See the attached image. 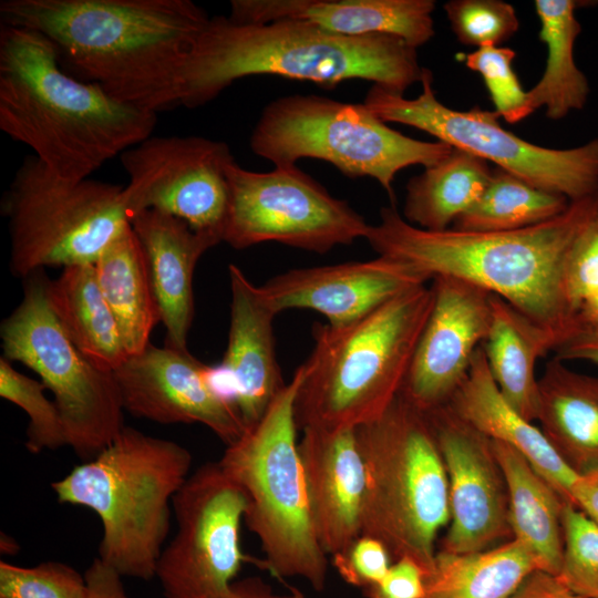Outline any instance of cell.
Here are the masks:
<instances>
[{
	"mask_svg": "<svg viewBox=\"0 0 598 598\" xmlns=\"http://www.w3.org/2000/svg\"><path fill=\"white\" fill-rule=\"evenodd\" d=\"M0 16L44 35L73 76L154 113L179 105L186 59L209 20L190 0H2Z\"/></svg>",
	"mask_w": 598,
	"mask_h": 598,
	"instance_id": "cell-1",
	"label": "cell"
},
{
	"mask_svg": "<svg viewBox=\"0 0 598 598\" xmlns=\"http://www.w3.org/2000/svg\"><path fill=\"white\" fill-rule=\"evenodd\" d=\"M597 212L598 193L519 230L432 231L411 225L389 206L380 210V221L370 225L365 239L379 256L406 264L431 280L456 278L504 299L556 333L560 346L578 328L564 293V264L571 243Z\"/></svg>",
	"mask_w": 598,
	"mask_h": 598,
	"instance_id": "cell-2",
	"label": "cell"
},
{
	"mask_svg": "<svg viewBox=\"0 0 598 598\" xmlns=\"http://www.w3.org/2000/svg\"><path fill=\"white\" fill-rule=\"evenodd\" d=\"M156 113L122 103L66 72L44 35L0 30V130L55 174L85 179L152 136Z\"/></svg>",
	"mask_w": 598,
	"mask_h": 598,
	"instance_id": "cell-3",
	"label": "cell"
},
{
	"mask_svg": "<svg viewBox=\"0 0 598 598\" xmlns=\"http://www.w3.org/2000/svg\"><path fill=\"white\" fill-rule=\"evenodd\" d=\"M423 70L416 49L394 35L347 37L301 20L236 23L215 16L186 59L179 105L202 106L235 81L251 75H276L330 89L364 80L403 94L421 82Z\"/></svg>",
	"mask_w": 598,
	"mask_h": 598,
	"instance_id": "cell-4",
	"label": "cell"
},
{
	"mask_svg": "<svg viewBox=\"0 0 598 598\" xmlns=\"http://www.w3.org/2000/svg\"><path fill=\"white\" fill-rule=\"evenodd\" d=\"M433 300L425 283L351 323H316L296 398L298 429H358L379 419L401 392Z\"/></svg>",
	"mask_w": 598,
	"mask_h": 598,
	"instance_id": "cell-5",
	"label": "cell"
},
{
	"mask_svg": "<svg viewBox=\"0 0 598 598\" xmlns=\"http://www.w3.org/2000/svg\"><path fill=\"white\" fill-rule=\"evenodd\" d=\"M192 453L176 442L123 431L99 454L51 484L61 504L85 506L102 524L99 558L122 577H155L174 495Z\"/></svg>",
	"mask_w": 598,
	"mask_h": 598,
	"instance_id": "cell-6",
	"label": "cell"
},
{
	"mask_svg": "<svg viewBox=\"0 0 598 598\" xmlns=\"http://www.w3.org/2000/svg\"><path fill=\"white\" fill-rule=\"evenodd\" d=\"M302 378L301 364L218 463L246 498L244 520L259 540L264 567L279 579L301 578L321 591L328 555L315 528L297 440L295 404Z\"/></svg>",
	"mask_w": 598,
	"mask_h": 598,
	"instance_id": "cell-7",
	"label": "cell"
},
{
	"mask_svg": "<svg viewBox=\"0 0 598 598\" xmlns=\"http://www.w3.org/2000/svg\"><path fill=\"white\" fill-rule=\"evenodd\" d=\"M357 436L364 466L361 535L382 542L393 560H414L427 577L450 511L446 471L426 413L399 394Z\"/></svg>",
	"mask_w": 598,
	"mask_h": 598,
	"instance_id": "cell-8",
	"label": "cell"
},
{
	"mask_svg": "<svg viewBox=\"0 0 598 598\" xmlns=\"http://www.w3.org/2000/svg\"><path fill=\"white\" fill-rule=\"evenodd\" d=\"M251 151L275 164L301 158L326 161L348 177H371L394 199L396 174L409 166H431L453 150L388 126L364 103L315 94H292L269 102L250 135Z\"/></svg>",
	"mask_w": 598,
	"mask_h": 598,
	"instance_id": "cell-9",
	"label": "cell"
},
{
	"mask_svg": "<svg viewBox=\"0 0 598 598\" xmlns=\"http://www.w3.org/2000/svg\"><path fill=\"white\" fill-rule=\"evenodd\" d=\"M10 270L25 279L44 267L95 264L130 225L123 187L69 179L27 156L1 200Z\"/></svg>",
	"mask_w": 598,
	"mask_h": 598,
	"instance_id": "cell-10",
	"label": "cell"
},
{
	"mask_svg": "<svg viewBox=\"0 0 598 598\" xmlns=\"http://www.w3.org/2000/svg\"><path fill=\"white\" fill-rule=\"evenodd\" d=\"M45 282L42 270L25 278L21 302L0 326L3 358L41 378L54 396L68 445L87 461L123 431L124 409L113 373L93 365L61 328Z\"/></svg>",
	"mask_w": 598,
	"mask_h": 598,
	"instance_id": "cell-11",
	"label": "cell"
},
{
	"mask_svg": "<svg viewBox=\"0 0 598 598\" xmlns=\"http://www.w3.org/2000/svg\"><path fill=\"white\" fill-rule=\"evenodd\" d=\"M420 83L422 92L415 99L371 85L363 103L384 123L426 132L570 202L598 193V137L564 150L535 145L505 130L495 111L478 106L457 111L445 106L436 97L431 70L424 68Z\"/></svg>",
	"mask_w": 598,
	"mask_h": 598,
	"instance_id": "cell-12",
	"label": "cell"
},
{
	"mask_svg": "<svg viewBox=\"0 0 598 598\" xmlns=\"http://www.w3.org/2000/svg\"><path fill=\"white\" fill-rule=\"evenodd\" d=\"M228 212L223 241L236 249L276 241L326 254L368 235L370 225L346 200L295 166L269 172L227 165Z\"/></svg>",
	"mask_w": 598,
	"mask_h": 598,
	"instance_id": "cell-13",
	"label": "cell"
},
{
	"mask_svg": "<svg viewBox=\"0 0 598 598\" xmlns=\"http://www.w3.org/2000/svg\"><path fill=\"white\" fill-rule=\"evenodd\" d=\"M177 532L155 577L166 598H228L248 558L240 547L247 503L218 462L193 472L174 495Z\"/></svg>",
	"mask_w": 598,
	"mask_h": 598,
	"instance_id": "cell-14",
	"label": "cell"
},
{
	"mask_svg": "<svg viewBox=\"0 0 598 598\" xmlns=\"http://www.w3.org/2000/svg\"><path fill=\"white\" fill-rule=\"evenodd\" d=\"M128 176L123 199L132 218L157 210L219 243L228 212L229 146L203 136H150L120 155Z\"/></svg>",
	"mask_w": 598,
	"mask_h": 598,
	"instance_id": "cell-15",
	"label": "cell"
},
{
	"mask_svg": "<svg viewBox=\"0 0 598 598\" xmlns=\"http://www.w3.org/2000/svg\"><path fill=\"white\" fill-rule=\"evenodd\" d=\"M426 415L448 486L450 522L439 550L473 554L513 539L506 481L492 440L447 405Z\"/></svg>",
	"mask_w": 598,
	"mask_h": 598,
	"instance_id": "cell-16",
	"label": "cell"
},
{
	"mask_svg": "<svg viewBox=\"0 0 598 598\" xmlns=\"http://www.w3.org/2000/svg\"><path fill=\"white\" fill-rule=\"evenodd\" d=\"M113 375L124 411L136 417L161 424L199 423L226 445L246 431L235 403L218 389L214 367L188 350L150 343Z\"/></svg>",
	"mask_w": 598,
	"mask_h": 598,
	"instance_id": "cell-17",
	"label": "cell"
},
{
	"mask_svg": "<svg viewBox=\"0 0 598 598\" xmlns=\"http://www.w3.org/2000/svg\"><path fill=\"white\" fill-rule=\"evenodd\" d=\"M432 280V310L400 392L424 413L448 403L466 378L492 321L493 293L452 277Z\"/></svg>",
	"mask_w": 598,
	"mask_h": 598,
	"instance_id": "cell-18",
	"label": "cell"
},
{
	"mask_svg": "<svg viewBox=\"0 0 598 598\" xmlns=\"http://www.w3.org/2000/svg\"><path fill=\"white\" fill-rule=\"evenodd\" d=\"M429 280L406 264L379 256L367 261L288 270L258 287L276 313L310 309L324 316L328 324L341 327Z\"/></svg>",
	"mask_w": 598,
	"mask_h": 598,
	"instance_id": "cell-19",
	"label": "cell"
},
{
	"mask_svg": "<svg viewBox=\"0 0 598 598\" xmlns=\"http://www.w3.org/2000/svg\"><path fill=\"white\" fill-rule=\"evenodd\" d=\"M299 454L317 536L332 557L362 530L364 466L357 429L307 427Z\"/></svg>",
	"mask_w": 598,
	"mask_h": 598,
	"instance_id": "cell-20",
	"label": "cell"
},
{
	"mask_svg": "<svg viewBox=\"0 0 598 598\" xmlns=\"http://www.w3.org/2000/svg\"><path fill=\"white\" fill-rule=\"evenodd\" d=\"M230 326L224 359L218 367L247 429L265 414L286 386L276 358V312L236 265H229Z\"/></svg>",
	"mask_w": 598,
	"mask_h": 598,
	"instance_id": "cell-21",
	"label": "cell"
},
{
	"mask_svg": "<svg viewBox=\"0 0 598 598\" xmlns=\"http://www.w3.org/2000/svg\"><path fill=\"white\" fill-rule=\"evenodd\" d=\"M434 10L433 0H233L228 18L301 20L347 37L390 34L417 49L434 37Z\"/></svg>",
	"mask_w": 598,
	"mask_h": 598,
	"instance_id": "cell-22",
	"label": "cell"
},
{
	"mask_svg": "<svg viewBox=\"0 0 598 598\" xmlns=\"http://www.w3.org/2000/svg\"><path fill=\"white\" fill-rule=\"evenodd\" d=\"M131 225L145 255L166 346L187 350L194 317V270L203 254L219 241L153 209L135 214Z\"/></svg>",
	"mask_w": 598,
	"mask_h": 598,
	"instance_id": "cell-23",
	"label": "cell"
},
{
	"mask_svg": "<svg viewBox=\"0 0 598 598\" xmlns=\"http://www.w3.org/2000/svg\"><path fill=\"white\" fill-rule=\"evenodd\" d=\"M446 405L488 439L519 452L571 503V488L578 474L565 463L540 427L504 400L489 373L482 346L473 357L466 378Z\"/></svg>",
	"mask_w": 598,
	"mask_h": 598,
	"instance_id": "cell-24",
	"label": "cell"
},
{
	"mask_svg": "<svg viewBox=\"0 0 598 598\" xmlns=\"http://www.w3.org/2000/svg\"><path fill=\"white\" fill-rule=\"evenodd\" d=\"M540 430L577 474L598 467V378L554 358L538 380Z\"/></svg>",
	"mask_w": 598,
	"mask_h": 598,
	"instance_id": "cell-25",
	"label": "cell"
},
{
	"mask_svg": "<svg viewBox=\"0 0 598 598\" xmlns=\"http://www.w3.org/2000/svg\"><path fill=\"white\" fill-rule=\"evenodd\" d=\"M559 343L556 333L492 296V321L482 346L488 370L504 400L528 421L538 419L536 362Z\"/></svg>",
	"mask_w": 598,
	"mask_h": 598,
	"instance_id": "cell-26",
	"label": "cell"
},
{
	"mask_svg": "<svg viewBox=\"0 0 598 598\" xmlns=\"http://www.w3.org/2000/svg\"><path fill=\"white\" fill-rule=\"evenodd\" d=\"M504 474L513 539L525 546L540 569L557 575L564 554L563 511L567 501L516 450L493 441Z\"/></svg>",
	"mask_w": 598,
	"mask_h": 598,
	"instance_id": "cell-27",
	"label": "cell"
},
{
	"mask_svg": "<svg viewBox=\"0 0 598 598\" xmlns=\"http://www.w3.org/2000/svg\"><path fill=\"white\" fill-rule=\"evenodd\" d=\"M45 295L68 338L93 365L113 373L128 358L94 264L64 267L58 278L47 279Z\"/></svg>",
	"mask_w": 598,
	"mask_h": 598,
	"instance_id": "cell-28",
	"label": "cell"
},
{
	"mask_svg": "<svg viewBox=\"0 0 598 598\" xmlns=\"http://www.w3.org/2000/svg\"><path fill=\"white\" fill-rule=\"evenodd\" d=\"M94 266L128 357L141 353L151 343L159 315L145 255L132 225L105 247Z\"/></svg>",
	"mask_w": 598,
	"mask_h": 598,
	"instance_id": "cell-29",
	"label": "cell"
},
{
	"mask_svg": "<svg viewBox=\"0 0 598 598\" xmlns=\"http://www.w3.org/2000/svg\"><path fill=\"white\" fill-rule=\"evenodd\" d=\"M575 0H536L534 7L540 28L539 40L545 43L547 58L540 80L527 91L534 113L545 107L548 118L558 121L571 111L581 110L589 95L586 75L575 62V43L581 32Z\"/></svg>",
	"mask_w": 598,
	"mask_h": 598,
	"instance_id": "cell-30",
	"label": "cell"
},
{
	"mask_svg": "<svg viewBox=\"0 0 598 598\" xmlns=\"http://www.w3.org/2000/svg\"><path fill=\"white\" fill-rule=\"evenodd\" d=\"M492 173L488 162L453 147L409 181L403 218L426 230L451 228L481 198Z\"/></svg>",
	"mask_w": 598,
	"mask_h": 598,
	"instance_id": "cell-31",
	"label": "cell"
},
{
	"mask_svg": "<svg viewBox=\"0 0 598 598\" xmlns=\"http://www.w3.org/2000/svg\"><path fill=\"white\" fill-rule=\"evenodd\" d=\"M535 570L539 563L515 539L473 554L437 550L422 598H508Z\"/></svg>",
	"mask_w": 598,
	"mask_h": 598,
	"instance_id": "cell-32",
	"label": "cell"
},
{
	"mask_svg": "<svg viewBox=\"0 0 598 598\" xmlns=\"http://www.w3.org/2000/svg\"><path fill=\"white\" fill-rule=\"evenodd\" d=\"M570 200L496 167L481 198L453 224L464 231H514L563 214Z\"/></svg>",
	"mask_w": 598,
	"mask_h": 598,
	"instance_id": "cell-33",
	"label": "cell"
},
{
	"mask_svg": "<svg viewBox=\"0 0 598 598\" xmlns=\"http://www.w3.org/2000/svg\"><path fill=\"white\" fill-rule=\"evenodd\" d=\"M45 389L42 382L13 369L6 358L0 359V395L28 414L25 447L33 454L68 445L60 411L45 396Z\"/></svg>",
	"mask_w": 598,
	"mask_h": 598,
	"instance_id": "cell-34",
	"label": "cell"
},
{
	"mask_svg": "<svg viewBox=\"0 0 598 598\" xmlns=\"http://www.w3.org/2000/svg\"><path fill=\"white\" fill-rule=\"evenodd\" d=\"M563 530V561L556 576L576 595L598 598V524L567 502Z\"/></svg>",
	"mask_w": 598,
	"mask_h": 598,
	"instance_id": "cell-35",
	"label": "cell"
},
{
	"mask_svg": "<svg viewBox=\"0 0 598 598\" xmlns=\"http://www.w3.org/2000/svg\"><path fill=\"white\" fill-rule=\"evenodd\" d=\"M443 8L457 40L477 49L498 47L519 28L515 8L501 0H451Z\"/></svg>",
	"mask_w": 598,
	"mask_h": 598,
	"instance_id": "cell-36",
	"label": "cell"
},
{
	"mask_svg": "<svg viewBox=\"0 0 598 598\" xmlns=\"http://www.w3.org/2000/svg\"><path fill=\"white\" fill-rule=\"evenodd\" d=\"M516 53L507 47H484L463 55L465 65L481 74L495 112L515 124L533 112L525 91L513 68Z\"/></svg>",
	"mask_w": 598,
	"mask_h": 598,
	"instance_id": "cell-37",
	"label": "cell"
},
{
	"mask_svg": "<svg viewBox=\"0 0 598 598\" xmlns=\"http://www.w3.org/2000/svg\"><path fill=\"white\" fill-rule=\"evenodd\" d=\"M84 575L60 561L21 567L0 561V598H85Z\"/></svg>",
	"mask_w": 598,
	"mask_h": 598,
	"instance_id": "cell-38",
	"label": "cell"
},
{
	"mask_svg": "<svg viewBox=\"0 0 598 598\" xmlns=\"http://www.w3.org/2000/svg\"><path fill=\"white\" fill-rule=\"evenodd\" d=\"M563 288L577 318L581 303L598 288V212L570 245L564 264Z\"/></svg>",
	"mask_w": 598,
	"mask_h": 598,
	"instance_id": "cell-39",
	"label": "cell"
},
{
	"mask_svg": "<svg viewBox=\"0 0 598 598\" xmlns=\"http://www.w3.org/2000/svg\"><path fill=\"white\" fill-rule=\"evenodd\" d=\"M334 568L349 585L362 590L379 582L392 565L385 545L360 535L344 551L332 556Z\"/></svg>",
	"mask_w": 598,
	"mask_h": 598,
	"instance_id": "cell-40",
	"label": "cell"
},
{
	"mask_svg": "<svg viewBox=\"0 0 598 598\" xmlns=\"http://www.w3.org/2000/svg\"><path fill=\"white\" fill-rule=\"evenodd\" d=\"M426 574L410 558L392 563L386 575L377 584L363 589L367 598H422Z\"/></svg>",
	"mask_w": 598,
	"mask_h": 598,
	"instance_id": "cell-41",
	"label": "cell"
},
{
	"mask_svg": "<svg viewBox=\"0 0 598 598\" xmlns=\"http://www.w3.org/2000/svg\"><path fill=\"white\" fill-rule=\"evenodd\" d=\"M84 578L85 598H130L124 589L122 576L99 557L87 567Z\"/></svg>",
	"mask_w": 598,
	"mask_h": 598,
	"instance_id": "cell-42",
	"label": "cell"
},
{
	"mask_svg": "<svg viewBox=\"0 0 598 598\" xmlns=\"http://www.w3.org/2000/svg\"><path fill=\"white\" fill-rule=\"evenodd\" d=\"M555 352L563 361H587L598 365V324L579 326Z\"/></svg>",
	"mask_w": 598,
	"mask_h": 598,
	"instance_id": "cell-43",
	"label": "cell"
},
{
	"mask_svg": "<svg viewBox=\"0 0 598 598\" xmlns=\"http://www.w3.org/2000/svg\"><path fill=\"white\" fill-rule=\"evenodd\" d=\"M508 598H582L569 590L559 578L544 570H535Z\"/></svg>",
	"mask_w": 598,
	"mask_h": 598,
	"instance_id": "cell-44",
	"label": "cell"
},
{
	"mask_svg": "<svg viewBox=\"0 0 598 598\" xmlns=\"http://www.w3.org/2000/svg\"><path fill=\"white\" fill-rule=\"evenodd\" d=\"M571 504L598 524V467L578 474L571 488Z\"/></svg>",
	"mask_w": 598,
	"mask_h": 598,
	"instance_id": "cell-45",
	"label": "cell"
},
{
	"mask_svg": "<svg viewBox=\"0 0 598 598\" xmlns=\"http://www.w3.org/2000/svg\"><path fill=\"white\" fill-rule=\"evenodd\" d=\"M228 598H306L302 592L292 588L288 594H277L271 587L257 577L234 581Z\"/></svg>",
	"mask_w": 598,
	"mask_h": 598,
	"instance_id": "cell-46",
	"label": "cell"
},
{
	"mask_svg": "<svg viewBox=\"0 0 598 598\" xmlns=\"http://www.w3.org/2000/svg\"><path fill=\"white\" fill-rule=\"evenodd\" d=\"M577 322L578 327L598 324V288L581 303L577 312Z\"/></svg>",
	"mask_w": 598,
	"mask_h": 598,
	"instance_id": "cell-47",
	"label": "cell"
}]
</instances>
